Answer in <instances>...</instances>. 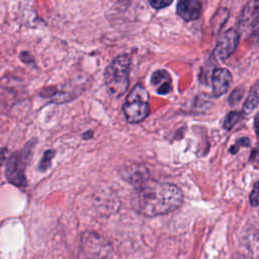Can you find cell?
Instances as JSON below:
<instances>
[{
  "instance_id": "52a82bcc",
  "label": "cell",
  "mask_w": 259,
  "mask_h": 259,
  "mask_svg": "<svg viewBox=\"0 0 259 259\" xmlns=\"http://www.w3.org/2000/svg\"><path fill=\"white\" fill-rule=\"evenodd\" d=\"M232 83V75L229 70L225 68L215 69L211 75L212 93L214 97L224 95Z\"/></svg>"
},
{
  "instance_id": "7a4b0ae2",
  "label": "cell",
  "mask_w": 259,
  "mask_h": 259,
  "mask_svg": "<svg viewBox=\"0 0 259 259\" xmlns=\"http://www.w3.org/2000/svg\"><path fill=\"white\" fill-rule=\"evenodd\" d=\"M131 60L127 55H119L108 65L104 72V82L108 93L118 98L123 95L130 85Z\"/></svg>"
},
{
  "instance_id": "5bb4252c",
  "label": "cell",
  "mask_w": 259,
  "mask_h": 259,
  "mask_svg": "<svg viewBox=\"0 0 259 259\" xmlns=\"http://www.w3.org/2000/svg\"><path fill=\"white\" fill-rule=\"evenodd\" d=\"M54 155H55V151H53V150H49V151L45 152V154L38 164V169L40 171H46L51 166V161L54 158Z\"/></svg>"
},
{
  "instance_id": "8992f818",
  "label": "cell",
  "mask_w": 259,
  "mask_h": 259,
  "mask_svg": "<svg viewBox=\"0 0 259 259\" xmlns=\"http://www.w3.org/2000/svg\"><path fill=\"white\" fill-rule=\"evenodd\" d=\"M108 244L104 239L96 234H86L82 239V250L88 257H94L96 259L106 256Z\"/></svg>"
},
{
  "instance_id": "3957f363",
  "label": "cell",
  "mask_w": 259,
  "mask_h": 259,
  "mask_svg": "<svg viewBox=\"0 0 259 259\" xmlns=\"http://www.w3.org/2000/svg\"><path fill=\"white\" fill-rule=\"evenodd\" d=\"M122 109L126 120L131 123L141 122L149 115V93L144 86L137 84L130 91Z\"/></svg>"
},
{
  "instance_id": "2e32d148",
  "label": "cell",
  "mask_w": 259,
  "mask_h": 259,
  "mask_svg": "<svg viewBox=\"0 0 259 259\" xmlns=\"http://www.w3.org/2000/svg\"><path fill=\"white\" fill-rule=\"evenodd\" d=\"M151 6L155 9H162L169 6L173 0H149Z\"/></svg>"
},
{
  "instance_id": "5b68a950",
  "label": "cell",
  "mask_w": 259,
  "mask_h": 259,
  "mask_svg": "<svg viewBox=\"0 0 259 259\" xmlns=\"http://www.w3.org/2000/svg\"><path fill=\"white\" fill-rule=\"evenodd\" d=\"M240 40V33L236 28H230L219 38L211 58L215 61L227 60L236 50Z\"/></svg>"
},
{
  "instance_id": "9c48e42d",
  "label": "cell",
  "mask_w": 259,
  "mask_h": 259,
  "mask_svg": "<svg viewBox=\"0 0 259 259\" xmlns=\"http://www.w3.org/2000/svg\"><path fill=\"white\" fill-rule=\"evenodd\" d=\"M201 10V3L199 0H180L177 5L178 15L186 21L199 18Z\"/></svg>"
},
{
  "instance_id": "277c9868",
  "label": "cell",
  "mask_w": 259,
  "mask_h": 259,
  "mask_svg": "<svg viewBox=\"0 0 259 259\" xmlns=\"http://www.w3.org/2000/svg\"><path fill=\"white\" fill-rule=\"evenodd\" d=\"M29 149L25 148L21 152H14L7 160L5 176L7 180L18 187H25L27 184L25 177V161Z\"/></svg>"
},
{
  "instance_id": "ac0fdd59",
  "label": "cell",
  "mask_w": 259,
  "mask_h": 259,
  "mask_svg": "<svg viewBox=\"0 0 259 259\" xmlns=\"http://www.w3.org/2000/svg\"><path fill=\"white\" fill-rule=\"evenodd\" d=\"M237 144H238V145L233 146V147L231 148V153H233V154H234V153H237V152H238V150H239V145H240V146H245V147H247V146H249L250 142H249V139H247V138H243V139L238 140Z\"/></svg>"
},
{
  "instance_id": "ba28073f",
  "label": "cell",
  "mask_w": 259,
  "mask_h": 259,
  "mask_svg": "<svg viewBox=\"0 0 259 259\" xmlns=\"http://www.w3.org/2000/svg\"><path fill=\"white\" fill-rule=\"evenodd\" d=\"M121 176L136 188L150 180V173L143 165H132L121 171Z\"/></svg>"
},
{
  "instance_id": "8fae6325",
  "label": "cell",
  "mask_w": 259,
  "mask_h": 259,
  "mask_svg": "<svg viewBox=\"0 0 259 259\" xmlns=\"http://www.w3.org/2000/svg\"><path fill=\"white\" fill-rule=\"evenodd\" d=\"M151 84L156 87V92L159 95L168 94L171 89V76L166 70H157L152 74Z\"/></svg>"
},
{
  "instance_id": "30bf717a",
  "label": "cell",
  "mask_w": 259,
  "mask_h": 259,
  "mask_svg": "<svg viewBox=\"0 0 259 259\" xmlns=\"http://www.w3.org/2000/svg\"><path fill=\"white\" fill-rule=\"evenodd\" d=\"M258 3L257 0L250 1L242 11V15L240 18V27L248 30L249 32L252 29L256 31L257 27V15H258Z\"/></svg>"
},
{
  "instance_id": "d6986e66",
  "label": "cell",
  "mask_w": 259,
  "mask_h": 259,
  "mask_svg": "<svg viewBox=\"0 0 259 259\" xmlns=\"http://www.w3.org/2000/svg\"><path fill=\"white\" fill-rule=\"evenodd\" d=\"M7 153H8L7 148H0V166H2V164L4 163L7 157Z\"/></svg>"
},
{
  "instance_id": "9a60e30c",
  "label": "cell",
  "mask_w": 259,
  "mask_h": 259,
  "mask_svg": "<svg viewBox=\"0 0 259 259\" xmlns=\"http://www.w3.org/2000/svg\"><path fill=\"white\" fill-rule=\"evenodd\" d=\"M243 91H244V90L242 89V87H239V88L235 89V90L232 92V94L230 95V97H229V103H230L231 105H234V104L238 103V102L241 100L242 96H243Z\"/></svg>"
},
{
  "instance_id": "6da1fadb",
  "label": "cell",
  "mask_w": 259,
  "mask_h": 259,
  "mask_svg": "<svg viewBox=\"0 0 259 259\" xmlns=\"http://www.w3.org/2000/svg\"><path fill=\"white\" fill-rule=\"evenodd\" d=\"M136 189L133 206L137 212L149 218L172 212L183 200L181 189L171 183L148 180Z\"/></svg>"
},
{
  "instance_id": "4fadbf2b",
  "label": "cell",
  "mask_w": 259,
  "mask_h": 259,
  "mask_svg": "<svg viewBox=\"0 0 259 259\" xmlns=\"http://www.w3.org/2000/svg\"><path fill=\"white\" fill-rule=\"evenodd\" d=\"M241 117V113L238 111H230L224 120V128L225 130H231L240 119Z\"/></svg>"
},
{
  "instance_id": "e0dca14e",
  "label": "cell",
  "mask_w": 259,
  "mask_h": 259,
  "mask_svg": "<svg viewBox=\"0 0 259 259\" xmlns=\"http://www.w3.org/2000/svg\"><path fill=\"white\" fill-rule=\"evenodd\" d=\"M258 201H259V190H258V183L256 182L253 190L251 191V195H250V203L253 206H257L258 205Z\"/></svg>"
},
{
  "instance_id": "7c38bea8",
  "label": "cell",
  "mask_w": 259,
  "mask_h": 259,
  "mask_svg": "<svg viewBox=\"0 0 259 259\" xmlns=\"http://www.w3.org/2000/svg\"><path fill=\"white\" fill-rule=\"evenodd\" d=\"M257 89H258V86H257V84H255L253 86L252 90L250 91V94H249L246 102L244 103L242 113H244L245 115H248L250 112H252L258 106V90Z\"/></svg>"
},
{
  "instance_id": "ffe728a7",
  "label": "cell",
  "mask_w": 259,
  "mask_h": 259,
  "mask_svg": "<svg viewBox=\"0 0 259 259\" xmlns=\"http://www.w3.org/2000/svg\"><path fill=\"white\" fill-rule=\"evenodd\" d=\"M234 259H245V258H243V257H240V258H234Z\"/></svg>"
}]
</instances>
